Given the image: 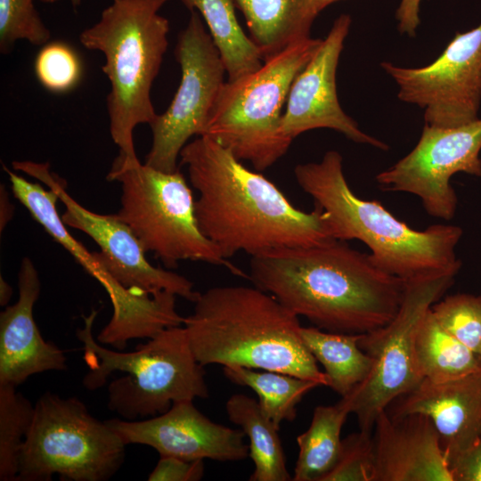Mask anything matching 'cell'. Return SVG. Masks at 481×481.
Listing matches in <instances>:
<instances>
[{
  "label": "cell",
  "instance_id": "6da1fadb",
  "mask_svg": "<svg viewBox=\"0 0 481 481\" xmlns=\"http://www.w3.org/2000/svg\"><path fill=\"white\" fill-rule=\"evenodd\" d=\"M249 280L315 327L348 334L391 322L406 288L371 254L336 239L253 256Z\"/></svg>",
  "mask_w": 481,
  "mask_h": 481
},
{
  "label": "cell",
  "instance_id": "7a4b0ae2",
  "mask_svg": "<svg viewBox=\"0 0 481 481\" xmlns=\"http://www.w3.org/2000/svg\"><path fill=\"white\" fill-rule=\"evenodd\" d=\"M179 159L199 193V226L225 258L333 239L324 211L297 208L273 183L212 138L200 135L188 142Z\"/></svg>",
  "mask_w": 481,
  "mask_h": 481
},
{
  "label": "cell",
  "instance_id": "3957f363",
  "mask_svg": "<svg viewBox=\"0 0 481 481\" xmlns=\"http://www.w3.org/2000/svg\"><path fill=\"white\" fill-rule=\"evenodd\" d=\"M184 317L189 344L203 366L281 372L327 386L300 336L298 316L256 287L219 286L199 294Z\"/></svg>",
  "mask_w": 481,
  "mask_h": 481
},
{
  "label": "cell",
  "instance_id": "277c9868",
  "mask_svg": "<svg viewBox=\"0 0 481 481\" xmlns=\"http://www.w3.org/2000/svg\"><path fill=\"white\" fill-rule=\"evenodd\" d=\"M294 174L315 207L327 214L332 238L362 241L386 272L404 281L440 273L457 275L461 267L455 252L462 236L461 227L437 224L414 230L378 200L356 196L337 151H327L319 162L297 165Z\"/></svg>",
  "mask_w": 481,
  "mask_h": 481
},
{
  "label": "cell",
  "instance_id": "5b68a950",
  "mask_svg": "<svg viewBox=\"0 0 481 481\" xmlns=\"http://www.w3.org/2000/svg\"><path fill=\"white\" fill-rule=\"evenodd\" d=\"M169 0H112L100 20L79 36L80 43L105 57L102 67L110 89L107 96L110 133L119 156L137 160L134 130L157 117L151 99L168 46L169 21L159 13Z\"/></svg>",
  "mask_w": 481,
  "mask_h": 481
},
{
  "label": "cell",
  "instance_id": "8992f818",
  "mask_svg": "<svg viewBox=\"0 0 481 481\" xmlns=\"http://www.w3.org/2000/svg\"><path fill=\"white\" fill-rule=\"evenodd\" d=\"M98 314L83 315L77 330L88 367L82 383L88 390L103 387L115 371L126 375L108 386V408L127 420L166 412L175 402L208 398L204 366L195 358L184 327L167 328L132 352L104 347L93 335Z\"/></svg>",
  "mask_w": 481,
  "mask_h": 481
},
{
  "label": "cell",
  "instance_id": "52a82bcc",
  "mask_svg": "<svg viewBox=\"0 0 481 481\" xmlns=\"http://www.w3.org/2000/svg\"><path fill=\"white\" fill-rule=\"evenodd\" d=\"M322 42L311 37L297 40L257 69L224 82L202 135L257 171L273 166L292 143L281 130L289 89Z\"/></svg>",
  "mask_w": 481,
  "mask_h": 481
},
{
  "label": "cell",
  "instance_id": "ba28073f",
  "mask_svg": "<svg viewBox=\"0 0 481 481\" xmlns=\"http://www.w3.org/2000/svg\"><path fill=\"white\" fill-rule=\"evenodd\" d=\"M107 178L121 185L117 216L166 267L175 268L182 260L200 261L245 276L202 233L192 192L179 169L163 172L118 155Z\"/></svg>",
  "mask_w": 481,
  "mask_h": 481
},
{
  "label": "cell",
  "instance_id": "9c48e42d",
  "mask_svg": "<svg viewBox=\"0 0 481 481\" xmlns=\"http://www.w3.org/2000/svg\"><path fill=\"white\" fill-rule=\"evenodd\" d=\"M118 435L94 418L77 397L44 393L35 404L16 481H106L121 468L125 448Z\"/></svg>",
  "mask_w": 481,
  "mask_h": 481
},
{
  "label": "cell",
  "instance_id": "30bf717a",
  "mask_svg": "<svg viewBox=\"0 0 481 481\" xmlns=\"http://www.w3.org/2000/svg\"><path fill=\"white\" fill-rule=\"evenodd\" d=\"M456 274L440 273L406 281L401 306L383 327L363 333L360 348L372 359L368 377L341 399L361 430L372 432L378 415L420 382L414 360L418 327L431 306L452 287Z\"/></svg>",
  "mask_w": 481,
  "mask_h": 481
},
{
  "label": "cell",
  "instance_id": "8fae6325",
  "mask_svg": "<svg viewBox=\"0 0 481 481\" xmlns=\"http://www.w3.org/2000/svg\"><path fill=\"white\" fill-rule=\"evenodd\" d=\"M174 54L181 69L179 86L167 109L149 125L151 147L144 164L172 173L178 170L182 149L194 135H203L224 84L221 54L199 12H191L179 33Z\"/></svg>",
  "mask_w": 481,
  "mask_h": 481
},
{
  "label": "cell",
  "instance_id": "7c38bea8",
  "mask_svg": "<svg viewBox=\"0 0 481 481\" xmlns=\"http://www.w3.org/2000/svg\"><path fill=\"white\" fill-rule=\"evenodd\" d=\"M380 66L397 86L398 99L424 110L425 124L453 127L479 118L481 23L457 32L427 66L408 68L389 61Z\"/></svg>",
  "mask_w": 481,
  "mask_h": 481
},
{
  "label": "cell",
  "instance_id": "4fadbf2b",
  "mask_svg": "<svg viewBox=\"0 0 481 481\" xmlns=\"http://www.w3.org/2000/svg\"><path fill=\"white\" fill-rule=\"evenodd\" d=\"M481 118L441 127L425 124L414 148L375 179L384 191L420 198L431 216L451 220L458 199L451 178L459 172L481 177Z\"/></svg>",
  "mask_w": 481,
  "mask_h": 481
},
{
  "label": "cell",
  "instance_id": "5bb4252c",
  "mask_svg": "<svg viewBox=\"0 0 481 481\" xmlns=\"http://www.w3.org/2000/svg\"><path fill=\"white\" fill-rule=\"evenodd\" d=\"M12 167L57 192L64 205L63 223L94 240L100 248L96 252L99 260L125 288L143 295L167 291L192 302L197 299L200 292L194 290L190 280L151 265L140 240L117 214H98L83 207L66 191V183L50 171L48 163L14 161Z\"/></svg>",
  "mask_w": 481,
  "mask_h": 481
},
{
  "label": "cell",
  "instance_id": "9a60e30c",
  "mask_svg": "<svg viewBox=\"0 0 481 481\" xmlns=\"http://www.w3.org/2000/svg\"><path fill=\"white\" fill-rule=\"evenodd\" d=\"M14 197L28 209L45 232L61 244L87 273L107 292L113 308L110 322L102 329V336L110 343L124 346L129 340L144 338L155 332L164 321L167 306L160 296L143 295L121 285L99 260L68 231L59 215V200L53 188L45 190L4 166Z\"/></svg>",
  "mask_w": 481,
  "mask_h": 481
},
{
  "label": "cell",
  "instance_id": "2e32d148",
  "mask_svg": "<svg viewBox=\"0 0 481 481\" xmlns=\"http://www.w3.org/2000/svg\"><path fill=\"white\" fill-rule=\"evenodd\" d=\"M351 23L350 15H339L316 53L294 79L282 114L281 130L293 141L309 130L329 128L355 143L386 151L388 145L364 133L343 110L338 99L336 73Z\"/></svg>",
  "mask_w": 481,
  "mask_h": 481
},
{
  "label": "cell",
  "instance_id": "e0dca14e",
  "mask_svg": "<svg viewBox=\"0 0 481 481\" xmlns=\"http://www.w3.org/2000/svg\"><path fill=\"white\" fill-rule=\"evenodd\" d=\"M105 421L126 445H148L159 456L219 461H241L249 456V445L244 443L241 429L213 422L192 400L175 402L166 412L147 420Z\"/></svg>",
  "mask_w": 481,
  "mask_h": 481
},
{
  "label": "cell",
  "instance_id": "ac0fdd59",
  "mask_svg": "<svg viewBox=\"0 0 481 481\" xmlns=\"http://www.w3.org/2000/svg\"><path fill=\"white\" fill-rule=\"evenodd\" d=\"M392 416L427 415L439 435L449 469L481 440V370L443 382L422 379L386 409Z\"/></svg>",
  "mask_w": 481,
  "mask_h": 481
},
{
  "label": "cell",
  "instance_id": "d6986e66",
  "mask_svg": "<svg viewBox=\"0 0 481 481\" xmlns=\"http://www.w3.org/2000/svg\"><path fill=\"white\" fill-rule=\"evenodd\" d=\"M18 289V300L0 314V386L15 387L34 374L68 368L64 352L44 339L35 322L33 309L41 282L28 257L20 263Z\"/></svg>",
  "mask_w": 481,
  "mask_h": 481
},
{
  "label": "cell",
  "instance_id": "ffe728a7",
  "mask_svg": "<svg viewBox=\"0 0 481 481\" xmlns=\"http://www.w3.org/2000/svg\"><path fill=\"white\" fill-rule=\"evenodd\" d=\"M374 481H453L432 420L421 413L376 418Z\"/></svg>",
  "mask_w": 481,
  "mask_h": 481
},
{
  "label": "cell",
  "instance_id": "44dd1931",
  "mask_svg": "<svg viewBox=\"0 0 481 481\" xmlns=\"http://www.w3.org/2000/svg\"><path fill=\"white\" fill-rule=\"evenodd\" d=\"M263 59L310 37L318 13L309 0H233Z\"/></svg>",
  "mask_w": 481,
  "mask_h": 481
},
{
  "label": "cell",
  "instance_id": "7402d4cb",
  "mask_svg": "<svg viewBox=\"0 0 481 481\" xmlns=\"http://www.w3.org/2000/svg\"><path fill=\"white\" fill-rule=\"evenodd\" d=\"M229 420L249 439V457L254 462L250 481H290L278 428L252 397L235 394L225 403Z\"/></svg>",
  "mask_w": 481,
  "mask_h": 481
},
{
  "label": "cell",
  "instance_id": "603a6c76",
  "mask_svg": "<svg viewBox=\"0 0 481 481\" xmlns=\"http://www.w3.org/2000/svg\"><path fill=\"white\" fill-rule=\"evenodd\" d=\"M190 11H196L216 45L229 81L259 68L263 56L257 45L240 27L233 0H180Z\"/></svg>",
  "mask_w": 481,
  "mask_h": 481
},
{
  "label": "cell",
  "instance_id": "cb8c5ba5",
  "mask_svg": "<svg viewBox=\"0 0 481 481\" xmlns=\"http://www.w3.org/2000/svg\"><path fill=\"white\" fill-rule=\"evenodd\" d=\"M300 336L309 352L324 368L327 387L341 397L368 377L372 359L358 345L361 334L301 326Z\"/></svg>",
  "mask_w": 481,
  "mask_h": 481
},
{
  "label": "cell",
  "instance_id": "d4e9b609",
  "mask_svg": "<svg viewBox=\"0 0 481 481\" xmlns=\"http://www.w3.org/2000/svg\"><path fill=\"white\" fill-rule=\"evenodd\" d=\"M414 360L421 379L443 382L481 370L479 356L448 333L429 309L415 336Z\"/></svg>",
  "mask_w": 481,
  "mask_h": 481
},
{
  "label": "cell",
  "instance_id": "484cf974",
  "mask_svg": "<svg viewBox=\"0 0 481 481\" xmlns=\"http://www.w3.org/2000/svg\"><path fill=\"white\" fill-rule=\"evenodd\" d=\"M350 413L342 399L314 408L309 428L297 437L299 452L293 481H322L334 468L341 450V429Z\"/></svg>",
  "mask_w": 481,
  "mask_h": 481
},
{
  "label": "cell",
  "instance_id": "4316f807",
  "mask_svg": "<svg viewBox=\"0 0 481 481\" xmlns=\"http://www.w3.org/2000/svg\"><path fill=\"white\" fill-rule=\"evenodd\" d=\"M225 377L233 384L249 387L258 395L263 413L280 428L284 420L297 416V405L311 389L319 387L315 381L296 376L242 367L224 366Z\"/></svg>",
  "mask_w": 481,
  "mask_h": 481
},
{
  "label": "cell",
  "instance_id": "83f0119b",
  "mask_svg": "<svg viewBox=\"0 0 481 481\" xmlns=\"http://www.w3.org/2000/svg\"><path fill=\"white\" fill-rule=\"evenodd\" d=\"M35 404L16 390L0 386V480L16 481L20 451L32 423Z\"/></svg>",
  "mask_w": 481,
  "mask_h": 481
},
{
  "label": "cell",
  "instance_id": "f1b7e54d",
  "mask_svg": "<svg viewBox=\"0 0 481 481\" xmlns=\"http://www.w3.org/2000/svg\"><path fill=\"white\" fill-rule=\"evenodd\" d=\"M430 309L448 333L481 356V296L450 295L441 298Z\"/></svg>",
  "mask_w": 481,
  "mask_h": 481
},
{
  "label": "cell",
  "instance_id": "f546056e",
  "mask_svg": "<svg viewBox=\"0 0 481 481\" xmlns=\"http://www.w3.org/2000/svg\"><path fill=\"white\" fill-rule=\"evenodd\" d=\"M51 32L43 22L33 0H0V52L8 54L17 40L43 46Z\"/></svg>",
  "mask_w": 481,
  "mask_h": 481
},
{
  "label": "cell",
  "instance_id": "4dcf8cb0",
  "mask_svg": "<svg viewBox=\"0 0 481 481\" xmlns=\"http://www.w3.org/2000/svg\"><path fill=\"white\" fill-rule=\"evenodd\" d=\"M34 70L39 83L53 93H65L80 81L82 65L73 48L60 41L47 43L38 52Z\"/></svg>",
  "mask_w": 481,
  "mask_h": 481
},
{
  "label": "cell",
  "instance_id": "1f68e13d",
  "mask_svg": "<svg viewBox=\"0 0 481 481\" xmlns=\"http://www.w3.org/2000/svg\"><path fill=\"white\" fill-rule=\"evenodd\" d=\"M372 432L359 430L342 439L339 457L322 481H374Z\"/></svg>",
  "mask_w": 481,
  "mask_h": 481
},
{
  "label": "cell",
  "instance_id": "d6a6232c",
  "mask_svg": "<svg viewBox=\"0 0 481 481\" xmlns=\"http://www.w3.org/2000/svg\"><path fill=\"white\" fill-rule=\"evenodd\" d=\"M203 460L186 461L160 456L148 477L149 481H199L204 476Z\"/></svg>",
  "mask_w": 481,
  "mask_h": 481
},
{
  "label": "cell",
  "instance_id": "836d02e7",
  "mask_svg": "<svg viewBox=\"0 0 481 481\" xmlns=\"http://www.w3.org/2000/svg\"><path fill=\"white\" fill-rule=\"evenodd\" d=\"M450 470L453 481H481V440L462 453Z\"/></svg>",
  "mask_w": 481,
  "mask_h": 481
},
{
  "label": "cell",
  "instance_id": "e575fe53",
  "mask_svg": "<svg viewBox=\"0 0 481 481\" xmlns=\"http://www.w3.org/2000/svg\"><path fill=\"white\" fill-rule=\"evenodd\" d=\"M423 0H401L396 10L397 28L401 34L415 37L420 24V10Z\"/></svg>",
  "mask_w": 481,
  "mask_h": 481
},
{
  "label": "cell",
  "instance_id": "d590c367",
  "mask_svg": "<svg viewBox=\"0 0 481 481\" xmlns=\"http://www.w3.org/2000/svg\"><path fill=\"white\" fill-rule=\"evenodd\" d=\"M1 216H0V228L1 232L5 227L7 223L11 220L13 211L11 209L12 204L8 199V193L6 190L1 186Z\"/></svg>",
  "mask_w": 481,
  "mask_h": 481
},
{
  "label": "cell",
  "instance_id": "8d00e7d4",
  "mask_svg": "<svg viewBox=\"0 0 481 481\" xmlns=\"http://www.w3.org/2000/svg\"><path fill=\"white\" fill-rule=\"evenodd\" d=\"M12 295V288L10 284L3 278L0 277V305L2 306H6L9 303Z\"/></svg>",
  "mask_w": 481,
  "mask_h": 481
},
{
  "label": "cell",
  "instance_id": "74e56055",
  "mask_svg": "<svg viewBox=\"0 0 481 481\" xmlns=\"http://www.w3.org/2000/svg\"><path fill=\"white\" fill-rule=\"evenodd\" d=\"M314 11L319 14L324 8L340 0H309Z\"/></svg>",
  "mask_w": 481,
  "mask_h": 481
},
{
  "label": "cell",
  "instance_id": "f35d334b",
  "mask_svg": "<svg viewBox=\"0 0 481 481\" xmlns=\"http://www.w3.org/2000/svg\"><path fill=\"white\" fill-rule=\"evenodd\" d=\"M44 4H54L58 2L59 0H40ZM71 4L74 8H77L78 5H80L82 0H70Z\"/></svg>",
  "mask_w": 481,
  "mask_h": 481
},
{
  "label": "cell",
  "instance_id": "ab89813d",
  "mask_svg": "<svg viewBox=\"0 0 481 481\" xmlns=\"http://www.w3.org/2000/svg\"><path fill=\"white\" fill-rule=\"evenodd\" d=\"M479 359H480V364H481V356H479Z\"/></svg>",
  "mask_w": 481,
  "mask_h": 481
}]
</instances>
